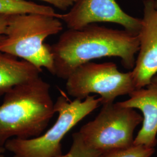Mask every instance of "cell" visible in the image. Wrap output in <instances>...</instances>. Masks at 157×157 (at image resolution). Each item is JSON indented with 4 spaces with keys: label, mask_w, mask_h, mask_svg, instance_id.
<instances>
[{
    "label": "cell",
    "mask_w": 157,
    "mask_h": 157,
    "mask_svg": "<svg viewBox=\"0 0 157 157\" xmlns=\"http://www.w3.org/2000/svg\"><path fill=\"white\" fill-rule=\"evenodd\" d=\"M54 75L67 79L86 63L104 57L119 58L124 67L132 70L139 50L138 36L126 30L90 24L80 29H69L49 45Z\"/></svg>",
    "instance_id": "6da1fadb"
},
{
    "label": "cell",
    "mask_w": 157,
    "mask_h": 157,
    "mask_svg": "<svg viewBox=\"0 0 157 157\" xmlns=\"http://www.w3.org/2000/svg\"><path fill=\"white\" fill-rule=\"evenodd\" d=\"M50 85L40 77L13 87L0 105V146L42 135L56 113Z\"/></svg>",
    "instance_id": "7a4b0ae2"
},
{
    "label": "cell",
    "mask_w": 157,
    "mask_h": 157,
    "mask_svg": "<svg viewBox=\"0 0 157 157\" xmlns=\"http://www.w3.org/2000/svg\"><path fill=\"white\" fill-rule=\"evenodd\" d=\"M62 29V22L56 17L40 13L10 16L6 33L0 41V51L21 58L41 70L45 67L54 75L49 44L44 41Z\"/></svg>",
    "instance_id": "3957f363"
},
{
    "label": "cell",
    "mask_w": 157,
    "mask_h": 157,
    "mask_svg": "<svg viewBox=\"0 0 157 157\" xmlns=\"http://www.w3.org/2000/svg\"><path fill=\"white\" fill-rule=\"evenodd\" d=\"M101 104V98L89 95L84 100L70 101L63 93L54 104L58 119L45 133L29 139H11L6 142V150L13 157H59L62 155L64 136L83 118Z\"/></svg>",
    "instance_id": "277c9868"
},
{
    "label": "cell",
    "mask_w": 157,
    "mask_h": 157,
    "mask_svg": "<svg viewBox=\"0 0 157 157\" xmlns=\"http://www.w3.org/2000/svg\"><path fill=\"white\" fill-rule=\"evenodd\" d=\"M143 119L134 108L109 103L78 132L88 146L101 153L127 148L134 145V131Z\"/></svg>",
    "instance_id": "5b68a950"
},
{
    "label": "cell",
    "mask_w": 157,
    "mask_h": 157,
    "mask_svg": "<svg viewBox=\"0 0 157 157\" xmlns=\"http://www.w3.org/2000/svg\"><path fill=\"white\" fill-rule=\"evenodd\" d=\"M67 94L81 100L90 94L100 95L101 104L114 102L136 90L132 71L122 72L112 62H89L77 67L67 79Z\"/></svg>",
    "instance_id": "8992f818"
},
{
    "label": "cell",
    "mask_w": 157,
    "mask_h": 157,
    "mask_svg": "<svg viewBox=\"0 0 157 157\" xmlns=\"http://www.w3.org/2000/svg\"><path fill=\"white\" fill-rule=\"evenodd\" d=\"M58 18L71 29L97 23H113L137 35L141 26V19L124 11L116 0H75L69 11L58 14Z\"/></svg>",
    "instance_id": "52a82bcc"
},
{
    "label": "cell",
    "mask_w": 157,
    "mask_h": 157,
    "mask_svg": "<svg viewBox=\"0 0 157 157\" xmlns=\"http://www.w3.org/2000/svg\"><path fill=\"white\" fill-rule=\"evenodd\" d=\"M137 36L139 50L132 70L136 89L146 87L157 73V0L144 1Z\"/></svg>",
    "instance_id": "ba28073f"
},
{
    "label": "cell",
    "mask_w": 157,
    "mask_h": 157,
    "mask_svg": "<svg viewBox=\"0 0 157 157\" xmlns=\"http://www.w3.org/2000/svg\"><path fill=\"white\" fill-rule=\"evenodd\" d=\"M127 100L119 102L124 107L139 109L143 113L142 127L134 140V145L154 148L157 145V75L146 87L129 94Z\"/></svg>",
    "instance_id": "9c48e42d"
},
{
    "label": "cell",
    "mask_w": 157,
    "mask_h": 157,
    "mask_svg": "<svg viewBox=\"0 0 157 157\" xmlns=\"http://www.w3.org/2000/svg\"><path fill=\"white\" fill-rule=\"evenodd\" d=\"M41 72L30 62L0 51V97L17 85L39 77Z\"/></svg>",
    "instance_id": "30bf717a"
},
{
    "label": "cell",
    "mask_w": 157,
    "mask_h": 157,
    "mask_svg": "<svg viewBox=\"0 0 157 157\" xmlns=\"http://www.w3.org/2000/svg\"><path fill=\"white\" fill-rule=\"evenodd\" d=\"M26 13H40L56 17L58 15L49 6L26 0H0V17Z\"/></svg>",
    "instance_id": "8fae6325"
},
{
    "label": "cell",
    "mask_w": 157,
    "mask_h": 157,
    "mask_svg": "<svg viewBox=\"0 0 157 157\" xmlns=\"http://www.w3.org/2000/svg\"><path fill=\"white\" fill-rule=\"evenodd\" d=\"M72 139L73 142L69 151L59 157H98L102 154L88 146L78 132L73 133Z\"/></svg>",
    "instance_id": "7c38bea8"
},
{
    "label": "cell",
    "mask_w": 157,
    "mask_h": 157,
    "mask_svg": "<svg viewBox=\"0 0 157 157\" xmlns=\"http://www.w3.org/2000/svg\"><path fill=\"white\" fill-rule=\"evenodd\" d=\"M154 152V148L133 145L127 148L103 152L98 157H151Z\"/></svg>",
    "instance_id": "4fadbf2b"
},
{
    "label": "cell",
    "mask_w": 157,
    "mask_h": 157,
    "mask_svg": "<svg viewBox=\"0 0 157 157\" xmlns=\"http://www.w3.org/2000/svg\"><path fill=\"white\" fill-rule=\"evenodd\" d=\"M51 4L59 10L66 11L73 6L75 0H40Z\"/></svg>",
    "instance_id": "5bb4252c"
},
{
    "label": "cell",
    "mask_w": 157,
    "mask_h": 157,
    "mask_svg": "<svg viewBox=\"0 0 157 157\" xmlns=\"http://www.w3.org/2000/svg\"><path fill=\"white\" fill-rule=\"evenodd\" d=\"M10 16L0 17V41L2 39L6 33V29L9 22Z\"/></svg>",
    "instance_id": "9a60e30c"
},
{
    "label": "cell",
    "mask_w": 157,
    "mask_h": 157,
    "mask_svg": "<svg viewBox=\"0 0 157 157\" xmlns=\"http://www.w3.org/2000/svg\"><path fill=\"white\" fill-rule=\"evenodd\" d=\"M6 150L5 147H2L0 146V157H5L4 154L6 152Z\"/></svg>",
    "instance_id": "2e32d148"
}]
</instances>
